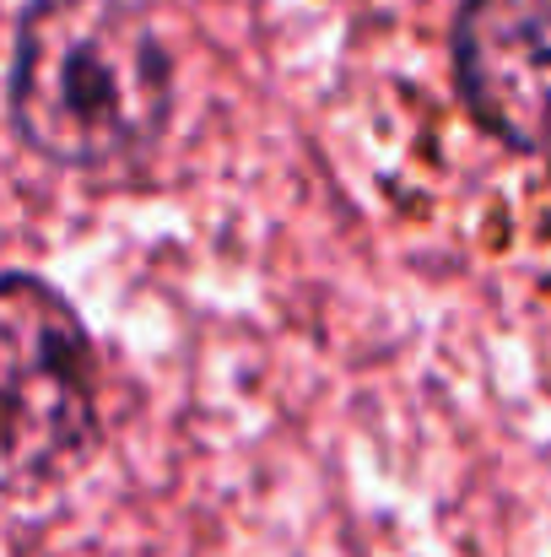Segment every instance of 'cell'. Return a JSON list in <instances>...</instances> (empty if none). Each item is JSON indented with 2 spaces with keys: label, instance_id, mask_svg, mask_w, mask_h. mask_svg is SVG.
Listing matches in <instances>:
<instances>
[{
  "label": "cell",
  "instance_id": "obj_1",
  "mask_svg": "<svg viewBox=\"0 0 551 557\" xmlns=\"http://www.w3.org/2000/svg\"><path fill=\"white\" fill-rule=\"evenodd\" d=\"M174 103V65L125 0H27L11 33V125L60 169L141 158Z\"/></svg>",
  "mask_w": 551,
  "mask_h": 557
},
{
  "label": "cell",
  "instance_id": "obj_2",
  "mask_svg": "<svg viewBox=\"0 0 551 557\" xmlns=\"http://www.w3.org/2000/svg\"><path fill=\"white\" fill-rule=\"evenodd\" d=\"M0 395L11 487L71 466L98 428V352L76 309L38 276L0 287Z\"/></svg>",
  "mask_w": 551,
  "mask_h": 557
},
{
  "label": "cell",
  "instance_id": "obj_3",
  "mask_svg": "<svg viewBox=\"0 0 551 557\" xmlns=\"http://www.w3.org/2000/svg\"><path fill=\"white\" fill-rule=\"evenodd\" d=\"M449 49L471 120L514 152L551 158V0H465Z\"/></svg>",
  "mask_w": 551,
  "mask_h": 557
}]
</instances>
